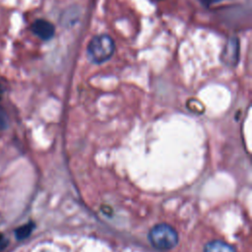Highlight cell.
<instances>
[{
    "label": "cell",
    "instance_id": "7a4b0ae2",
    "mask_svg": "<svg viewBox=\"0 0 252 252\" xmlns=\"http://www.w3.org/2000/svg\"><path fill=\"white\" fill-rule=\"evenodd\" d=\"M151 244L158 250H170L178 242L176 230L167 223H159L152 227L149 232Z\"/></svg>",
    "mask_w": 252,
    "mask_h": 252
},
{
    "label": "cell",
    "instance_id": "277c9868",
    "mask_svg": "<svg viewBox=\"0 0 252 252\" xmlns=\"http://www.w3.org/2000/svg\"><path fill=\"white\" fill-rule=\"evenodd\" d=\"M32 32L42 40H49L54 36L55 28L54 26L43 19L35 20L32 25Z\"/></svg>",
    "mask_w": 252,
    "mask_h": 252
},
{
    "label": "cell",
    "instance_id": "52a82bcc",
    "mask_svg": "<svg viewBox=\"0 0 252 252\" xmlns=\"http://www.w3.org/2000/svg\"><path fill=\"white\" fill-rule=\"evenodd\" d=\"M7 126H8V117L5 110L0 105V130L6 129Z\"/></svg>",
    "mask_w": 252,
    "mask_h": 252
},
{
    "label": "cell",
    "instance_id": "6da1fadb",
    "mask_svg": "<svg viewBox=\"0 0 252 252\" xmlns=\"http://www.w3.org/2000/svg\"><path fill=\"white\" fill-rule=\"evenodd\" d=\"M114 50V40L106 33H100L94 36L87 47L89 58L95 64H101L109 60Z\"/></svg>",
    "mask_w": 252,
    "mask_h": 252
},
{
    "label": "cell",
    "instance_id": "3957f363",
    "mask_svg": "<svg viewBox=\"0 0 252 252\" xmlns=\"http://www.w3.org/2000/svg\"><path fill=\"white\" fill-rule=\"evenodd\" d=\"M239 39L237 37H230L221 50L220 61L227 67H235L239 60Z\"/></svg>",
    "mask_w": 252,
    "mask_h": 252
},
{
    "label": "cell",
    "instance_id": "ba28073f",
    "mask_svg": "<svg viewBox=\"0 0 252 252\" xmlns=\"http://www.w3.org/2000/svg\"><path fill=\"white\" fill-rule=\"evenodd\" d=\"M203 5L205 6H211L213 4H216V3H219L220 1H223V0H199Z\"/></svg>",
    "mask_w": 252,
    "mask_h": 252
},
{
    "label": "cell",
    "instance_id": "8992f818",
    "mask_svg": "<svg viewBox=\"0 0 252 252\" xmlns=\"http://www.w3.org/2000/svg\"><path fill=\"white\" fill-rule=\"evenodd\" d=\"M32 228H33V224H32V222H31V223H26L25 225L20 226V227L17 228L16 231H15L16 237H17L19 240H23V239L27 238V237L31 234Z\"/></svg>",
    "mask_w": 252,
    "mask_h": 252
},
{
    "label": "cell",
    "instance_id": "30bf717a",
    "mask_svg": "<svg viewBox=\"0 0 252 252\" xmlns=\"http://www.w3.org/2000/svg\"><path fill=\"white\" fill-rule=\"evenodd\" d=\"M3 94H4V89H3V87H2V85L0 84V98L2 97V95H3Z\"/></svg>",
    "mask_w": 252,
    "mask_h": 252
},
{
    "label": "cell",
    "instance_id": "5b68a950",
    "mask_svg": "<svg viewBox=\"0 0 252 252\" xmlns=\"http://www.w3.org/2000/svg\"><path fill=\"white\" fill-rule=\"evenodd\" d=\"M204 252H236L234 247L221 240H213L204 247Z\"/></svg>",
    "mask_w": 252,
    "mask_h": 252
},
{
    "label": "cell",
    "instance_id": "9c48e42d",
    "mask_svg": "<svg viewBox=\"0 0 252 252\" xmlns=\"http://www.w3.org/2000/svg\"><path fill=\"white\" fill-rule=\"evenodd\" d=\"M7 244V240L5 239L4 235L2 233H0V250H2Z\"/></svg>",
    "mask_w": 252,
    "mask_h": 252
}]
</instances>
